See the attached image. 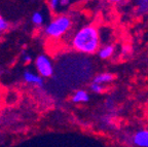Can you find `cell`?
<instances>
[{"mask_svg":"<svg viewBox=\"0 0 148 147\" xmlns=\"http://www.w3.org/2000/svg\"><path fill=\"white\" fill-rule=\"evenodd\" d=\"M106 2L109 3H114V4H118V3H123L125 0H104Z\"/></svg>","mask_w":148,"mask_h":147,"instance_id":"9a60e30c","label":"cell"},{"mask_svg":"<svg viewBox=\"0 0 148 147\" xmlns=\"http://www.w3.org/2000/svg\"><path fill=\"white\" fill-rule=\"evenodd\" d=\"M35 66L39 73V75L43 78H49L53 74V65L51 59L45 55H39L35 60Z\"/></svg>","mask_w":148,"mask_h":147,"instance_id":"3957f363","label":"cell"},{"mask_svg":"<svg viewBox=\"0 0 148 147\" xmlns=\"http://www.w3.org/2000/svg\"><path fill=\"white\" fill-rule=\"evenodd\" d=\"M70 44L74 51L82 55H92L98 53L101 47L99 29L92 24L82 26L73 34Z\"/></svg>","mask_w":148,"mask_h":147,"instance_id":"6da1fadb","label":"cell"},{"mask_svg":"<svg viewBox=\"0 0 148 147\" xmlns=\"http://www.w3.org/2000/svg\"><path fill=\"white\" fill-rule=\"evenodd\" d=\"M115 76L111 72H101V73L97 74L94 76V78L92 79V82H97L100 84H107V83H111L114 80Z\"/></svg>","mask_w":148,"mask_h":147,"instance_id":"52a82bcc","label":"cell"},{"mask_svg":"<svg viewBox=\"0 0 148 147\" xmlns=\"http://www.w3.org/2000/svg\"><path fill=\"white\" fill-rule=\"evenodd\" d=\"M23 79L25 82L29 83V84L36 85V87H43V77H41L38 74H35L31 71H26L23 74Z\"/></svg>","mask_w":148,"mask_h":147,"instance_id":"5b68a950","label":"cell"},{"mask_svg":"<svg viewBox=\"0 0 148 147\" xmlns=\"http://www.w3.org/2000/svg\"><path fill=\"white\" fill-rule=\"evenodd\" d=\"M131 143L137 147H148V129L138 130L133 134Z\"/></svg>","mask_w":148,"mask_h":147,"instance_id":"277c9868","label":"cell"},{"mask_svg":"<svg viewBox=\"0 0 148 147\" xmlns=\"http://www.w3.org/2000/svg\"><path fill=\"white\" fill-rule=\"evenodd\" d=\"M90 100V95L86 90H77L73 93L71 97V101L75 104L86 103Z\"/></svg>","mask_w":148,"mask_h":147,"instance_id":"9c48e42d","label":"cell"},{"mask_svg":"<svg viewBox=\"0 0 148 147\" xmlns=\"http://www.w3.org/2000/svg\"><path fill=\"white\" fill-rule=\"evenodd\" d=\"M105 90V87L103 84H100V83L97 82H90V91L92 93H95V94H101L103 93Z\"/></svg>","mask_w":148,"mask_h":147,"instance_id":"7c38bea8","label":"cell"},{"mask_svg":"<svg viewBox=\"0 0 148 147\" xmlns=\"http://www.w3.org/2000/svg\"><path fill=\"white\" fill-rule=\"evenodd\" d=\"M136 12L139 16H148V0H134Z\"/></svg>","mask_w":148,"mask_h":147,"instance_id":"30bf717a","label":"cell"},{"mask_svg":"<svg viewBox=\"0 0 148 147\" xmlns=\"http://www.w3.org/2000/svg\"><path fill=\"white\" fill-rule=\"evenodd\" d=\"M72 0H49V8L53 12H61L70 6Z\"/></svg>","mask_w":148,"mask_h":147,"instance_id":"8992f818","label":"cell"},{"mask_svg":"<svg viewBox=\"0 0 148 147\" xmlns=\"http://www.w3.org/2000/svg\"><path fill=\"white\" fill-rule=\"evenodd\" d=\"M81 1H90V0H81Z\"/></svg>","mask_w":148,"mask_h":147,"instance_id":"2e32d148","label":"cell"},{"mask_svg":"<svg viewBox=\"0 0 148 147\" xmlns=\"http://www.w3.org/2000/svg\"><path fill=\"white\" fill-rule=\"evenodd\" d=\"M114 52H115V46L113 44H105L100 47L97 54L101 60H107L113 56Z\"/></svg>","mask_w":148,"mask_h":147,"instance_id":"ba28073f","label":"cell"},{"mask_svg":"<svg viewBox=\"0 0 148 147\" xmlns=\"http://www.w3.org/2000/svg\"><path fill=\"white\" fill-rule=\"evenodd\" d=\"M32 23L34 24L35 26H41L44 22V18L43 14L39 12H36L32 14V19H31Z\"/></svg>","mask_w":148,"mask_h":147,"instance_id":"8fae6325","label":"cell"},{"mask_svg":"<svg viewBox=\"0 0 148 147\" xmlns=\"http://www.w3.org/2000/svg\"><path fill=\"white\" fill-rule=\"evenodd\" d=\"M72 19L67 14H61L56 16L53 21L46 25L44 33L46 36L53 39H59L64 36L72 28Z\"/></svg>","mask_w":148,"mask_h":147,"instance_id":"7a4b0ae2","label":"cell"},{"mask_svg":"<svg viewBox=\"0 0 148 147\" xmlns=\"http://www.w3.org/2000/svg\"><path fill=\"white\" fill-rule=\"evenodd\" d=\"M23 60L25 63H30L31 61H32V57H31L30 55H28V54H25L23 57Z\"/></svg>","mask_w":148,"mask_h":147,"instance_id":"5bb4252c","label":"cell"},{"mask_svg":"<svg viewBox=\"0 0 148 147\" xmlns=\"http://www.w3.org/2000/svg\"><path fill=\"white\" fill-rule=\"evenodd\" d=\"M8 29V23L5 20L4 18L2 16L1 12H0V33H3Z\"/></svg>","mask_w":148,"mask_h":147,"instance_id":"4fadbf2b","label":"cell"}]
</instances>
